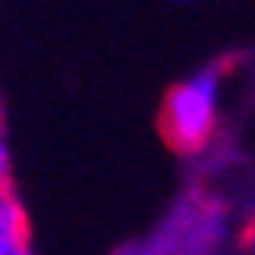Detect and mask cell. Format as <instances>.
Segmentation results:
<instances>
[{"mask_svg": "<svg viewBox=\"0 0 255 255\" xmlns=\"http://www.w3.org/2000/svg\"><path fill=\"white\" fill-rule=\"evenodd\" d=\"M28 248V220L14 188L0 191V255H18Z\"/></svg>", "mask_w": 255, "mask_h": 255, "instance_id": "2", "label": "cell"}, {"mask_svg": "<svg viewBox=\"0 0 255 255\" xmlns=\"http://www.w3.org/2000/svg\"><path fill=\"white\" fill-rule=\"evenodd\" d=\"M18 255H28V248H25V252H18Z\"/></svg>", "mask_w": 255, "mask_h": 255, "instance_id": "4", "label": "cell"}, {"mask_svg": "<svg viewBox=\"0 0 255 255\" xmlns=\"http://www.w3.org/2000/svg\"><path fill=\"white\" fill-rule=\"evenodd\" d=\"M7 138H4V117H0V191L11 188V170H7Z\"/></svg>", "mask_w": 255, "mask_h": 255, "instance_id": "3", "label": "cell"}, {"mask_svg": "<svg viewBox=\"0 0 255 255\" xmlns=\"http://www.w3.org/2000/svg\"><path fill=\"white\" fill-rule=\"evenodd\" d=\"M223 60L206 64L202 71L188 75L177 82L159 107V135L163 142L181 152V156H195L202 152L220 124V82H223Z\"/></svg>", "mask_w": 255, "mask_h": 255, "instance_id": "1", "label": "cell"}]
</instances>
